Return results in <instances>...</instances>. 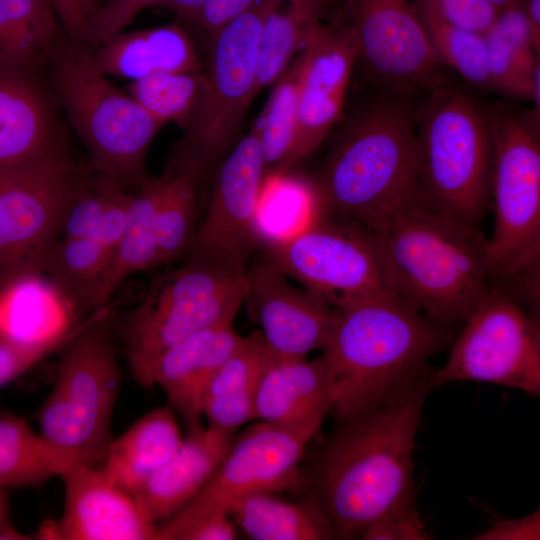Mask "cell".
Returning a JSON list of instances; mask_svg holds the SVG:
<instances>
[{"label": "cell", "mask_w": 540, "mask_h": 540, "mask_svg": "<svg viewBox=\"0 0 540 540\" xmlns=\"http://www.w3.org/2000/svg\"><path fill=\"white\" fill-rule=\"evenodd\" d=\"M427 380L382 406L335 419L300 465L295 491L334 539H360L382 515L416 504L413 453Z\"/></svg>", "instance_id": "6da1fadb"}, {"label": "cell", "mask_w": 540, "mask_h": 540, "mask_svg": "<svg viewBox=\"0 0 540 540\" xmlns=\"http://www.w3.org/2000/svg\"><path fill=\"white\" fill-rule=\"evenodd\" d=\"M322 350L330 413L341 419L387 404L431 380L428 361L449 348L454 326L394 293L341 302Z\"/></svg>", "instance_id": "7a4b0ae2"}, {"label": "cell", "mask_w": 540, "mask_h": 540, "mask_svg": "<svg viewBox=\"0 0 540 540\" xmlns=\"http://www.w3.org/2000/svg\"><path fill=\"white\" fill-rule=\"evenodd\" d=\"M365 226L390 289L433 320L463 323L495 286L478 227L418 200Z\"/></svg>", "instance_id": "3957f363"}, {"label": "cell", "mask_w": 540, "mask_h": 540, "mask_svg": "<svg viewBox=\"0 0 540 540\" xmlns=\"http://www.w3.org/2000/svg\"><path fill=\"white\" fill-rule=\"evenodd\" d=\"M415 117L387 96L348 125L314 182L320 216L366 225L417 200Z\"/></svg>", "instance_id": "277c9868"}, {"label": "cell", "mask_w": 540, "mask_h": 540, "mask_svg": "<svg viewBox=\"0 0 540 540\" xmlns=\"http://www.w3.org/2000/svg\"><path fill=\"white\" fill-rule=\"evenodd\" d=\"M432 92L415 117L417 200L480 228L490 208V114L459 89Z\"/></svg>", "instance_id": "5b68a950"}, {"label": "cell", "mask_w": 540, "mask_h": 540, "mask_svg": "<svg viewBox=\"0 0 540 540\" xmlns=\"http://www.w3.org/2000/svg\"><path fill=\"white\" fill-rule=\"evenodd\" d=\"M48 78L60 109L83 143L91 169L120 184L139 186L159 125L95 65L92 51L64 37L52 55Z\"/></svg>", "instance_id": "8992f818"}, {"label": "cell", "mask_w": 540, "mask_h": 540, "mask_svg": "<svg viewBox=\"0 0 540 540\" xmlns=\"http://www.w3.org/2000/svg\"><path fill=\"white\" fill-rule=\"evenodd\" d=\"M492 139L490 208L494 229L487 259L495 286L538 301L540 142L536 123L505 108L489 111Z\"/></svg>", "instance_id": "52a82bcc"}, {"label": "cell", "mask_w": 540, "mask_h": 540, "mask_svg": "<svg viewBox=\"0 0 540 540\" xmlns=\"http://www.w3.org/2000/svg\"><path fill=\"white\" fill-rule=\"evenodd\" d=\"M59 351L54 386L37 412L40 433L76 464L98 465L121 384L107 308Z\"/></svg>", "instance_id": "ba28073f"}, {"label": "cell", "mask_w": 540, "mask_h": 540, "mask_svg": "<svg viewBox=\"0 0 540 540\" xmlns=\"http://www.w3.org/2000/svg\"><path fill=\"white\" fill-rule=\"evenodd\" d=\"M246 275L196 258L155 277L126 315L122 336L133 377L169 346L210 327L233 324Z\"/></svg>", "instance_id": "9c48e42d"}, {"label": "cell", "mask_w": 540, "mask_h": 540, "mask_svg": "<svg viewBox=\"0 0 540 540\" xmlns=\"http://www.w3.org/2000/svg\"><path fill=\"white\" fill-rule=\"evenodd\" d=\"M277 0H255L213 36L206 89L171 161L203 171L234 140L257 93L262 25Z\"/></svg>", "instance_id": "30bf717a"}, {"label": "cell", "mask_w": 540, "mask_h": 540, "mask_svg": "<svg viewBox=\"0 0 540 540\" xmlns=\"http://www.w3.org/2000/svg\"><path fill=\"white\" fill-rule=\"evenodd\" d=\"M433 387L477 381L540 394V327L536 310L518 294L494 286L463 322Z\"/></svg>", "instance_id": "8fae6325"}, {"label": "cell", "mask_w": 540, "mask_h": 540, "mask_svg": "<svg viewBox=\"0 0 540 540\" xmlns=\"http://www.w3.org/2000/svg\"><path fill=\"white\" fill-rule=\"evenodd\" d=\"M87 179L67 145L29 164L0 170V284L42 272L63 216Z\"/></svg>", "instance_id": "7c38bea8"}, {"label": "cell", "mask_w": 540, "mask_h": 540, "mask_svg": "<svg viewBox=\"0 0 540 540\" xmlns=\"http://www.w3.org/2000/svg\"><path fill=\"white\" fill-rule=\"evenodd\" d=\"M321 426L288 427L264 421L248 427L232 444L200 493L158 525L156 540H181L207 515L256 492H294L300 465Z\"/></svg>", "instance_id": "4fadbf2b"}, {"label": "cell", "mask_w": 540, "mask_h": 540, "mask_svg": "<svg viewBox=\"0 0 540 540\" xmlns=\"http://www.w3.org/2000/svg\"><path fill=\"white\" fill-rule=\"evenodd\" d=\"M267 255L280 272L333 307L357 297L394 293L371 233L361 223L318 216L269 242Z\"/></svg>", "instance_id": "5bb4252c"}, {"label": "cell", "mask_w": 540, "mask_h": 540, "mask_svg": "<svg viewBox=\"0 0 540 540\" xmlns=\"http://www.w3.org/2000/svg\"><path fill=\"white\" fill-rule=\"evenodd\" d=\"M266 175L253 126L220 165L206 214L186 253L246 275L247 261L259 241L258 212Z\"/></svg>", "instance_id": "9a60e30c"}, {"label": "cell", "mask_w": 540, "mask_h": 540, "mask_svg": "<svg viewBox=\"0 0 540 540\" xmlns=\"http://www.w3.org/2000/svg\"><path fill=\"white\" fill-rule=\"evenodd\" d=\"M336 11L352 32L361 58L398 91L440 85V67L411 0H339Z\"/></svg>", "instance_id": "2e32d148"}, {"label": "cell", "mask_w": 540, "mask_h": 540, "mask_svg": "<svg viewBox=\"0 0 540 540\" xmlns=\"http://www.w3.org/2000/svg\"><path fill=\"white\" fill-rule=\"evenodd\" d=\"M298 122L290 168L311 154L339 120L358 59L351 30L336 12L299 54Z\"/></svg>", "instance_id": "e0dca14e"}, {"label": "cell", "mask_w": 540, "mask_h": 540, "mask_svg": "<svg viewBox=\"0 0 540 540\" xmlns=\"http://www.w3.org/2000/svg\"><path fill=\"white\" fill-rule=\"evenodd\" d=\"M269 261L246 273L245 300L251 303L260 333L274 356L305 358L323 350L337 310L319 296L293 287Z\"/></svg>", "instance_id": "ac0fdd59"}, {"label": "cell", "mask_w": 540, "mask_h": 540, "mask_svg": "<svg viewBox=\"0 0 540 540\" xmlns=\"http://www.w3.org/2000/svg\"><path fill=\"white\" fill-rule=\"evenodd\" d=\"M65 488L61 518L40 536L66 540H156L158 525L130 492L98 465L75 464L61 475Z\"/></svg>", "instance_id": "d6986e66"}, {"label": "cell", "mask_w": 540, "mask_h": 540, "mask_svg": "<svg viewBox=\"0 0 540 540\" xmlns=\"http://www.w3.org/2000/svg\"><path fill=\"white\" fill-rule=\"evenodd\" d=\"M45 72L0 68V170L67 145L60 106Z\"/></svg>", "instance_id": "ffe728a7"}, {"label": "cell", "mask_w": 540, "mask_h": 540, "mask_svg": "<svg viewBox=\"0 0 540 540\" xmlns=\"http://www.w3.org/2000/svg\"><path fill=\"white\" fill-rule=\"evenodd\" d=\"M243 339L233 324L203 329L169 346L145 369L138 383L159 386L191 424H199L207 387Z\"/></svg>", "instance_id": "44dd1931"}, {"label": "cell", "mask_w": 540, "mask_h": 540, "mask_svg": "<svg viewBox=\"0 0 540 540\" xmlns=\"http://www.w3.org/2000/svg\"><path fill=\"white\" fill-rule=\"evenodd\" d=\"M233 434L199 424L176 452L133 493L145 514L162 523L188 505L214 475Z\"/></svg>", "instance_id": "7402d4cb"}, {"label": "cell", "mask_w": 540, "mask_h": 540, "mask_svg": "<svg viewBox=\"0 0 540 540\" xmlns=\"http://www.w3.org/2000/svg\"><path fill=\"white\" fill-rule=\"evenodd\" d=\"M329 413L323 356L311 360L273 356L256 389L254 419L288 427L322 426Z\"/></svg>", "instance_id": "603a6c76"}, {"label": "cell", "mask_w": 540, "mask_h": 540, "mask_svg": "<svg viewBox=\"0 0 540 540\" xmlns=\"http://www.w3.org/2000/svg\"><path fill=\"white\" fill-rule=\"evenodd\" d=\"M76 307L40 273L1 284L0 335L22 344H41L78 330Z\"/></svg>", "instance_id": "cb8c5ba5"}, {"label": "cell", "mask_w": 540, "mask_h": 540, "mask_svg": "<svg viewBox=\"0 0 540 540\" xmlns=\"http://www.w3.org/2000/svg\"><path fill=\"white\" fill-rule=\"evenodd\" d=\"M107 77L136 81L165 72L200 71L195 46L178 25L121 32L92 51Z\"/></svg>", "instance_id": "d4e9b609"}, {"label": "cell", "mask_w": 540, "mask_h": 540, "mask_svg": "<svg viewBox=\"0 0 540 540\" xmlns=\"http://www.w3.org/2000/svg\"><path fill=\"white\" fill-rule=\"evenodd\" d=\"M183 441L168 407H158L111 439L98 466L119 487L133 494Z\"/></svg>", "instance_id": "484cf974"}, {"label": "cell", "mask_w": 540, "mask_h": 540, "mask_svg": "<svg viewBox=\"0 0 540 540\" xmlns=\"http://www.w3.org/2000/svg\"><path fill=\"white\" fill-rule=\"evenodd\" d=\"M273 356L259 330L243 336L207 387L202 404L207 426L233 434L254 419L256 389Z\"/></svg>", "instance_id": "4316f807"}, {"label": "cell", "mask_w": 540, "mask_h": 540, "mask_svg": "<svg viewBox=\"0 0 540 540\" xmlns=\"http://www.w3.org/2000/svg\"><path fill=\"white\" fill-rule=\"evenodd\" d=\"M491 89L529 98L540 70L539 51L524 1L516 0L500 10L483 33Z\"/></svg>", "instance_id": "83f0119b"}, {"label": "cell", "mask_w": 540, "mask_h": 540, "mask_svg": "<svg viewBox=\"0 0 540 540\" xmlns=\"http://www.w3.org/2000/svg\"><path fill=\"white\" fill-rule=\"evenodd\" d=\"M64 35L54 0H0V68L46 72Z\"/></svg>", "instance_id": "f1b7e54d"}, {"label": "cell", "mask_w": 540, "mask_h": 540, "mask_svg": "<svg viewBox=\"0 0 540 540\" xmlns=\"http://www.w3.org/2000/svg\"><path fill=\"white\" fill-rule=\"evenodd\" d=\"M165 180V172L156 178L148 176L133 194L126 229L99 289L96 311L107 308L128 276L159 266L156 222Z\"/></svg>", "instance_id": "f546056e"}, {"label": "cell", "mask_w": 540, "mask_h": 540, "mask_svg": "<svg viewBox=\"0 0 540 540\" xmlns=\"http://www.w3.org/2000/svg\"><path fill=\"white\" fill-rule=\"evenodd\" d=\"M332 0H277L259 43L257 93L273 85L324 22Z\"/></svg>", "instance_id": "4dcf8cb0"}, {"label": "cell", "mask_w": 540, "mask_h": 540, "mask_svg": "<svg viewBox=\"0 0 540 540\" xmlns=\"http://www.w3.org/2000/svg\"><path fill=\"white\" fill-rule=\"evenodd\" d=\"M75 464L23 418L0 417V488L38 486Z\"/></svg>", "instance_id": "1f68e13d"}, {"label": "cell", "mask_w": 540, "mask_h": 540, "mask_svg": "<svg viewBox=\"0 0 540 540\" xmlns=\"http://www.w3.org/2000/svg\"><path fill=\"white\" fill-rule=\"evenodd\" d=\"M274 492H256L227 507L236 526L255 540L334 539L319 517L304 503L290 502Z\"/></svg>", "instance_id": "d6a6232c"}, {"label": "cell", "mask_w": 540, "mask_h": 540, "mask_svg": "<svg viewBox=\"0 0 540 540\" xmlns=\"http://www.w3.org/2000/svg\"><path fill=\"white\" fill-rule=\"evenodd\" d=\"M111 255L95 239L57 240L43 269L53 285L76 307L96 311V299Z\"/></svg>", "instance_id": "836d02e7"}, {"label": "cell", "mask_w": 540, "mask_h": 540, "mask_svg": "<svg viewBox=\"0 0 540 540\" xmlns=\"http://www.w3.org/2000/svg\"><path fill=\"white\" fill-rule=\"evenodd\" d=\"M204 171L189 163L171 162L157 213L159 265L187 252L194 235L196 187Z\"/></svg>", "instance_id": "e575fe53"}, {"label": "cell", "mask_w": 540, "mask_h": 540, "mask_svg": "<svg viewBox=\"0 0 540 540\" xmlns=\"http://www.w3.org/2000/svg\"><path fill=\"white\" fill-rule=\"evenodd\" d=\"M298 55L273 84L268 101L254 125L265 163L266 173L290 169L298 122Z\"/></svg>", "instance_id": "d590c367"}, {"label": "cell", "mask_w": 540, "mask_h": 540, "mask_svg": "<svg viewBox=\"0 0 540 540\" xmlns=\"http://www.w3.org/2000/svg\"><path fill=\"white\" fill-rule=\"evenodd\" d=\"M414 5L439 64L452 68L477 88L491 89L484 35L446 21L420 0Z\"/></svg>", "instance_id": "8d00e7d4"}, {"label": "cell", "mask_w": 540, "mask_h": 540, "mask_svg": "<svg viewBox=\"0 0 540 540\" xmlns=\"http://www.w3.org/2000/svg\"><path fill=\"white\" fill-rule=\"evenodd\" d=\"M206 89L200 71L157 73L132 81L126 92L161 126L183 128L198 108Z\"/></svg>", "instance_id": "74e56055"}, {"label": "cell", "mask_w": 540, "mask_h": 540, "mask_svg": "<svg viewBox=\"0 0 540 540\" xmlns=\"http://www.w3.org/2000/svg\"><path fill=\"white\" fill-rule=\"evenodd\" d=\"M165 0H109L101 4L84 22L73 41L93 51L121 33L146 8Z\"/></svg>", "instance_id": "f35d334b"}, {"label": "cell", "mask_w": 540, "mask_h": 540, "mask_svg": "<svg viewBox=\"0 0 540 540\" xmlns=\"http://www.w3.org/2000/svg\"><path fill=\"white\" fill-rule=\"evenodd\" d=\"M104 203V178L95 172V176L88 177L68 206L60 228L62 238H93L101 220Z\"/></svg>", "instance_id": "ab89813d"}, {"label": "cell", "mask_w": 540, "mask_h": 540, "mask_svg": "<svg viewBox=\"0 0 540 540\" xmlns=\"http://www.w3.org/2000/svg\"><path fill=\"white\" fill-rule=\"evenodd\" d=\"M104 178L105 203L96 233L92 239L99 242L112 255L118 246L129 218L133 194L112 179Z\"/></svg>", "instance_id": "60d3db41"}, {"label": "cell", "mask_w": 540, "mask_h": 540, "mask_svg": "<svg viewBox=\"0 0 540 540\" xmlns=\"http://www.w3.org/2000/svg\"><path fill=\"white\" fill-rule=\"evenodd\" d=\"M74 335L41 344H22L0 335V388L59 351Z\"/></svg>", "instance_id": "b9f144b4"}, {"label": "cell", "mask_w": 540, "mask_h": 540, "mask_svg": "<svg viewBox=\"0 0 540 540\" xmlns=\"http://www.w3.org/2000/svg\"><path fill=\"white\" fill-rule=\"evenodd\" d=\"M416 504L388 512L373 521L362 540H427L430 539Z\"/></svg>", "instance_id": "7bdbcfd3"}, {"label": "cell", "mask_w": 540, "mask_h": 540, "mask_svg": "<svg viewBox=\"0 0 540 540\" xmlns=\"http://www.w3.org/2000/svg\"><path fill=\"white\" fill-rule=\"evenodd\" d=\"M446 21L461 28L485 33L498 11L485 0H420Z\"/></svg>", "instance_id": "ee69618b"}, {"label": "cell", "mask_w": 540, "mask_h": 540, "mask_svg": "<svg viewBox=\"0 0 540 540\" xmlns=\"http://www.w3.org/2000/svg\"><path fill=\"white\" fill-rule=\"evenodd\" d=\"M474 540H539L540 511H533L514 519L496 521L489 529L476 535Z\"/></svg>", "instance_id": "f6af8a7d"}, {"label": "cell", "mask_w": 540, "mask_h": 540, "mask_svg": "<svg viewBox=\"0 0 540 540\" xmlns=\"http://www.w3.org/2000/svg\"><path fill=\"white\" fill-rule=\"evenodd\" d=\"M237 526L226 510L211 513L193 525L181 540H233Z\"/></svg>", "instance_id": "bcb514c9"}, {"label": "cell", "mask_w": 540, "mask_h": 540, "mask_svg": "<svg viewBox=\"0 0 540 540\" xmlns=\"http://www.w3.org/2000/svg\"><path fill=\"white\" fill-rule=\"evenodd\" d=\"M255 0H205L200 27L211 37L225 24L245 12Z\"/></svg>", "instance_id": "7dc6e473"}, {"label": "cell", "mask_w": 540, "mask_h": 540, "mask_svg": "<svg viewBox=\"0 0 540 540\" xmlns=\"http://www.w3.org/2000/svg\"><path fill=\"white\" fill-rule=\"evenodd\" d=\"M64 33L75 40L86 19L101 5V0H54Z\"/></svg>", "instance_id": "c3c4849f"}, {"label": "cell", "mask_w": 540, "mask_h": 540, "mask_svg": "<svg viewBox=\"0 0 540 540\" xmlns=\"http://www.w3.org/2000/svg\"><path fill=\"white\" fill-rule=\"evenodd\" d=\"M205 0H165L162 6L175 12L183 20L200 27Z\"/></svg>", "instance_id": "681fc988"}, {"label": "cell", "mask_w": 540, "mask_h": 540, "mask_svg": "<svg viewBox=\"0 0 540 540\" xmlns=\"http://www.w3.org/2000/svg\"><path fill=\"white\" fill-rule=\"evenodd\" d=\"M525 9L529 18L533 33L540 36V0H525Z\"/></svg>", "instance_id": "f907efd6"}, {"label": "cell", "mask_w": 540, "mask_h": 540, "mask_svg": "<svg viewBox=\"0 0 540 540\" xmlns=\"http://www.w3.org/2000/svg\"><path fill=\"white\" fill-rule=\"evenodd\" d=\"M7 520H8L7 501H6L3 489L0 488V530L8 526Z\"/></svg>", "instance_id": "816d5d0a"}, {"label": "cell", "mask_w": 540, "mask_h": 540, "mask_svg": "<svg viewBox=\"0 0 540 540\" xmlns=\"http://www.w3.org/2000/svg\"><path fill=\"white\" fill-rule=\"evenodd\" d=\"M487 3H489L492 7H494L498 12L505 7L509 6L516 0H485Z\"/></svg>", "instance_id": "f5cc1de1"}]
</instances>
